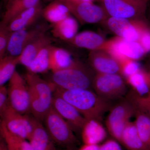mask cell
Masks as SVG:
<instances>
[{"mask_svg": "<svg viewBox=\"0 0 150 150\" xmlns=\"http://www.w3.org/2000/svg\"><path fill=\"white\" fill-rule=\"evenodd\" d=\"M54 94L72 105L86 120L101 121L103 114L112 106L110 101L91 89L68 90L54 87Z\"/></svg>", "mask_w": 150, "mask_h": 150, "instance_id": "obj_1", "label": "cell"}, {"mask_svg": "<svg viewBox=\"0 0 150 150\" xmlns=\"http://www.w3.org/2000/svg\"><path fill=\"white\" fill-rule=\"evenodd\" d=\"M96 73L78 61L73 66L52 72L50 83L54 87L63 89H91Z\"/></svg>", "mask_w": 150, "mask_h": 150, "instance_id": "obj_2", "label": "cell"}, {"mask_svg": "<svg viewBox=\"0 0 150 150\" xmlns=\"http://www.w3.org/2000/svg\"><path fill=\"white\" fill-rule=\"evenodd\" d=\"M25 79L29 89L30 112L33 117L42 122L52 106L54 86L37 74L28 72Z\"/></svg>", "mask_w": 150, "mask_h": 150, "instance_id": "obj_3", "label": "cell"}, {"mask_svg": "<svg viewBox=\"0 0 150 150\" xmlns=\"http://www.w3.org/2000/svg\"><path fill=\"white\" fill-rule=\"evenodd\" d=\"M43 121L46 130L54 143L70 148L76 142L71 126L52 106Z\"/></svg>", "mask_w": 150, "mask_h": 150, "instance_id": "obj_4", "label": "cell"}, {"mask_svg": "<svg viewBox=\"0 0 150 150\" xmlns=\"http://www.w3.org/2000/svg\"><path fill=\"white\" fill-rule=\"evenodd\" d=\"M93 88L99 96L110 102L121 99L127 90L124 78L119 74H96Z\"/></svg>", "mask_w": 150, "mask_h": 150, "instance_id": "obj_5", "label": "cell"}, {"mask_svg": "<svg viewBox=\"0 0 150 150\" xmlns=\"http://www.w3.org/2000/svg\"><path fill=\"white\" fill-rule=\"evenodd\" d=\"M149 0H103V6L109 16L130 19L146 18Z\"/></svg>", "mask_w": 150, "mask_h": 150, "instance_id": "obj_6", "label": "cell"}, {"mask_svg": "<svg viewBox=\"0 0 150 150\" xmlns=\"http://www.w3.org/2000/svg\"><path fill=\"white\" fill-rule=\"evenodd\" d=\"M103 49L122 64L126 60L137 61L146 55V51L139 41H130L116 36L106 40Z\"/></svg>", "mask_w": 150, "mask_h": 150, "instance_id": "obj_7", "label": "cell"}, {"mask_svg": "<svg viewBox=\"0 0 150 150\" xmlns=\"http://www.w3.org/2000/svg\"><path fill=\"white\" fill-rule=\"evenodd\" d=\"M109 110L105 122L106 128L112 137L121 142L123 130L130 118L135 115L136 109L126 98L112 105Z\"/></svg>", "mask_w": 150, "mask_h": 150, "instance_id": "obj_8", "label": "cell"}, {"mask_svg": "<svg viewBox=\"0 0 150 150\" xmlns=\"http://www.w3.org/2000/svg\"><path fill=\"white\" fill-rule=\"evenodd\" d=\"M8 92L11 107L22 114L30 112L28 86L25 79L16 71L9 81Z\"/></svg>", "mask_w": 150, "mask_h": 150, "instance_id": "obj_9", "label": "cell"}, {"mask_svg": "<svg viewBox=\"0 0 150 150\" xmlns=\"http://www.w3.org/2000/svg\"><path fill=\"white\" fill-rule=\"evenodd\" d=\"M58 1L67 6L70 13L82 24L103 22L109 17L104 7L97 5L93 2Z\"/></svg>", "mask_w": 150, "mask_h": 150, "instance_id": "obj_10", "label": "cell"}, {"mask_svg": "<svg viewBox=\"0 0 150 150\" xmlns=\"http://www.w3.org/2000/svg\"><path fill=\"white\" fill-rule=\"evenodd\" d=\"M147 19H130L109 16L106 22L108 28L116 36L130 40L139 41L141 30Z\"/></svg>", "mask_w": 150, "mask_h": 150, "instance_id": "obj_11", "label": "cell"}, {"mask_svg": "<svg viewBox=\"0 0 150 150\" xmlns=\"http://www.w3.org/2000/svg\"><path fill=\"white\" fill-rule=\"evenodd\" d=\"M1 116V123L9 132L20 138L29 139L33 129L30 116L17 112L10 104Z\"/></svg>", "mask_w": 150, "mask_h": 150, "instance_id": "obj_12", "label": "cell"}, {"mask_svg": "<svg viewBox=\"0 0 150 150\" xmlns=\"http://www.w3.org/2000/svg\"><path fill=\"white\" fill-rule=\"evenodd\" d=\"M30 27L11 33L7 49L9 55L20 56L29 43L48 29V25L45 24Z\"/></svg>", "mask_w": 150, "mask_h": 150, "instance_id": "obj_13", "label": "cell"}, {"mask_svg": "<svg viewBox=\"0 0 150 150\" xmlns=\"http://www.w3.org/2000/svg\"><path fill=\"white\" fill-rule=\"evenodd\" d=\"M88 62L90 66L96 74H121L120 62L104 50L90 51Z\"/></svg>", "mask_w": 150, "mask_h": 150, "instance_id": "obj_14", "label": "cell"}, {"mask_svg": "<svg viewBox=\"0 0 150 150\" xmlns=\"http://www.w3.org/2000/svg\"><path fill=\"white\" fill-rule=\"evenodd\" d=\"M52 107L69 124L73 131L81 132L87 120L72 105L54 94Z\"/></svg>", "mask_w": 150, "mask_h": 150, "instance_id": "obj_15", "label": "cell"}, {"mask_svg": "<svg viewBox=\"0 0 150 150\" xmlns=\"http://www.w3.org/2000/svg\"><path fill=\"white\" fill-rule=\"evenodd\" d=\"M32 131L29 142L34 150H56L54 142L51 139L41 121L30 116Z\"/></svg>", "mask_w": 150, "mask_h": 150, "instance_id": "obj_16", "label": "cell"}, {"mask_svg": "<svg viewBox=\"0 0 150 150\" xmlns=\"http://www.w3.org/2000/svg\"><path fill=\"white\" fill-rule=\"evenodd\" d=\"M52 38L46 33L35 38L23 49L20 56V64L26 69L29 67L31 62L43 48L51 45Z\"/></svg>", "mask_w": 150, "mask_h": 150, "instance_id": "obj_17", "label": "cell"}, {"mask_svg": "<svg viewBox=\"0 0 150 150\" xmlns=\"http://www.w3.org/2000/svg\"><path fill=\"white\" fill-rule=\"evenodd\" d=\"M81 132L83 142L85 144L98 145L107 136L106 130L100 121L96 119L87 120Z\"/></svg>", "mask_w": 150, "mask_h": 150, "instance_id": "obj_18", "label": "cell"}, {"mask_svg": "<svg viewBox=\"0 0 150 150\" xmlns=\"http://www.w3.org/2000/svg\"><path fill=\"white\" fill-rule=\"evenodd\" d=\"M41 3L24 11L14 18L7 25L11 32L27 28L32 25L42 16L43 10Z\"/></svg>", "mask_w": 150, "mask_h": 150, "instance_id": "obj_19", "label": "cell"}, {"mask_svg": "<svg viewBox=\"0 0 150 150\" xmlns=\"http://www.w3.org/2000/svg\"><path fill=\"white\" fill-rule=\"evenodd\" d=\"M106 41L103 36L98 33L86 30L77 33L67 43L75 47L92 51L100 49Z\"/></svg>", "mask_w": 150, "mask_h": 150, "instance_id": "obj_20", "label": "cell"}, {"mask_svg": "<svg viewBox=\"0 0 150 150\" xmlns=\"http://www.w3.org/2000/svg\"><path fill=\"white\" fill-rule=\"evenodd\" d=\"M52 25L51 32L54 37L66 42H69L77 34L79 23L71 16Z\"/></svg>", "mask_w": 150, "mask_h": 150, "instance_id": "obj_21", "label": "cell"}, {"mask_svg": "<svg viewBox=\"0 0 150 150\" xmlns=\"http://www.w3.org/2000/svg\"><path fill=\"white\" fill-rule=\"evenodd\" d=\"M40 4V0H8L1 23L7 25L20 13Z\"/></svg>", "mask_w": 150, "mask_h": 150, "instance_id": "obj_22", "label": "cell"}, {"mask_svg": "<svg viewBox=\"0 0 150 150\" xmlns=\"http://www.w3.org/2000/svg\"><path fill=\"white\" fill-rule=\"evenodd\" d=\"M78 61L73 59L70 52L66 49L51 46L50 70L52 72L69 68Z\"/></svg>", "mask_w": 150, "mask_h": 150, "instance_id": "obj_23", "label": "cell"}, {"mask_svg": "<svg viewBox=\"0 0 150 150\" xmlns=\"http://www.w3.org/2000/svg\"><path fill=\"white\" fill-rule=\"evenodd\" d=\"M42 16L52 25L70 16L71 13L68 7L63 3L55 0L43 9Z\"/></svg>", "mask_w": 150, "mask_h": 150, "instance_id": "obj_24", "label": "cell"}, {"mask_svg": "<svg viewBox=\"0 0 150 150\" xmlns=\"http://www.w3.org/2000/svg\"><path fill=\"white\" fill-rule=\"evenodd\" d=\"M129 150H146L135 122L129 121L122 133L121 142Z\"/></svg>", "mask_w": 150, "mask_h": 150, "instance_id": "obj_25", "label": "cell"}, {"mask_svg": "<svg viewBox=\"0 0 150 150\" xmlns=\"http://www.w3.org/2000/svg\"><path fill=\"white\" fill-rule=\"evenodd\" d=\"M133 91L140 96L146 95L150 91V73L142 69L126 79Z\"/></svg>", "mask_w": 150, "mask_h": 150, "instance_id": "obj_26", "label": "cell"}, {"mask_svg": "<svg viewBox=\"0 0 150 150\" xmlns=\"http://www.w3.org/2000/svg\"><path fill=\"white\" fill-rule=\"evenodd\" d=\"M51 46V45L46 46L38 54L27 69L28 72L38 74L50 70Z\"/></svg>", "mask_w": 150, "mask_h": 150, "instance_id": "obj_27", "label": "cell"}, {"mask_svg": "<svg viewBox=\"0 0 150 150\" xmlns=\"http://www.w3.org/2000/svg\"><path fill=\"white\" fill-rule=\"evenodd\" d=\"M20 64L19 56H5L0 59V86H4L15 72L17 65Z\"/></svg>", "mask_w": 150, "mask_h": 150, "instance_id": "obj_28", "label": "cell"}, {"mask_svg": "<svg viewBox=\"0 0 150 150\" xmlns=\"http://www.w3.org/2000/svg\"><path fill=\"white\" fill-rule=\"evenodd\" d=\"M136 124L139 136L146 150H150V118L136 110Z\"/></svg>", "mask_w": 150, "mask_h": 150, "instance_id": "obj_29", "label": "cell"}, {"mask_svg": "<svg viewBox=\"0 0 150 150\" xmlns=\"http://www.w3.org/2000/svg\"><path fill=\"white\" fill-rule=\"evenodd\" d=\"M0 131L2 137L7 145L14 150H34L29 142L25 139L12 134L1 123L0 126Z\"/></svg>", "mask_w": 150, "mask_h": 150, "instance_id": "obj_30", "label": "cell"}, {"mask_svg": "<svg viewBox=\"0 0 150 150\" xmlns=\"http://www.w3.org/2000/svg\"><path fill=\"white\" fill-rule=\"evenodd\" d=\"M126 98L133 104L136 110L150 118V91L147 94L142 96L131 91Z\"/></svg>", "mask_w": 150, "mask_h": 150, "instance_id": "obj_31", "label": "cell"}, {"mask_svg": "<svg viewBox=\"0 0 150 150\" xmlns=\"http://www.w3.org/2000/svg\"><path fill=\"white\" fill-rule=\"evenodd\" d=\"M142 69L140 64L137 61L128 59L121 64V74L126 79Z\"/></svg>", "mask_w": 150, "mask_h": 150, "instance_id": "obj_32", "label": "cell"}, {"mask_svg": "<svg viewBox=\"0 0 150 150\" xmlns=\"http://www.w3.org/2000/svg\"><path fill=\"white\" fill-rule=\"evenodd\" d=\"M11 33L7 25L0 23V59L4 57L7 52Z\"/></svg>", "mask_w": 150, "mask_h": 150, "instance_id": "obj_33", "label": "cell"}, {"mask_svg": "<svg viewBox=\"0 0 150 150\" xmlns=\"http://www.w3.org/2000/svg\"><path fill=\"white\" fill-rule=\"evenodd\" d=\"M148 22H146L141 29L138 41L146 54L150 52V26Z\"/></svg>", "mask_w": 150, "mask_h": 150, "instance_id": "obj_34", "label": "cell"}, {"mask_svg": "<svg viewBox=\"0 0 150 150\" xmlns=\"http://www.w3.org/2000/svg\"><path fill=\"white\" fill-rule=\"evenodd\" d=\"M9 104L8 88L5 86H0V115Z\"/></svg>", "mask_w": 150, "mask_h": 150, "instance_id": "obj_35", "label": "cell"}, {"mask_svg": "<svg viewBox=\"0 0 150 150\" xmlns=\"http://www.w3.org/2000/svg\"><path fill=\"white\" fill-rule=\"evenodd\" d=\"M100 150H122L121 146L116 141L108 140L100 146Z\"/></svg>", "mask_w": 150, "mask_h": 150, "instance_id": "obj_36", "label": "cell"}, {"mask_svg": "<svg viewBox=\"0 0 150 150\" xmlns=\"http://www.w3.org/2000/svg\"><path fill=\"white\" fill-rule=\"evenodd\" d=\"M79 150H100V146L96 144H84Z\"/></svg>", "mask_w": 150, "mask_h": 150, "instance_id": "obj_37", "label": "cell"}, {"mask_svg": "<svg viewBox=\"0 0 150 150\" xmlns=\"http://www.w3.org/2000/svg\"><path fill=\"white\" fill-rule=\"evenodd\" d=\"M2 140H1L0 143V150H8L7 144L5 141L2 137Z\"/></svg>", "mask_w": 150, "mask_h": 150, "instance_id": "obj_38", "label": "cell"}, {"mask_svg": "<svg viewBox=\"0 0 150 150\" xmlns=\"http://www.w3.org/2000/svg\"><path fill=\"white\" fill-rule=\"evenodd\" d=\"M146 15L147 16L148 19L150 20V0L148 2L147 8Z\"/></svg>", "mask_w": 150, "mask_h": 150, "instance_id": "obj_39", "label": "cell"}, {"mask_svg": "<svg viewBox=\"0 0 150 150\" xmlns=\"http://www.w3.org/2000/svg\"><path fill=\"white\" fill-rule=\"evenodd\" d=\"M146 68L147 71L150 73V56L149 60H148L147 63Z\"/></svg>", "mask_w": 150, "mask_h": 150, "instance_id": "obj_40", "label": "cell"}, {"mask_svg": "<svg viewBox=\"0 0 150 150\" xmlns=\"http://www.w3.org/2000/svg\"><path fill=\"white\" fill-rule=\"evenodd\" d=\"M8 146V150H14L13 149H12L11 147L9 146H8V145H7Z\"/></svg>", "mask_w": 150, "mask_h": 150, "instance_id": "obj_41", "label": "cell"}, {"mask_svg": "<svg viewBox=\"0 0 150 150\" xmlns=\"http://www.w3.org/2000/svg\"><path fill=\"white\" fill-rule=\"evenodd\" d=\"M3 1H4V2L6 4L7 2L8 1V0H3Z\"/></svg>", "mask_w": 150, "mask_h": 150, "instance_id": "obj_42", "label": "cell"}, {"mask_svg": "<svg viewBox=\"0 0 150 150\" xmlns=\"http://www.w3.org/2000/svg\"><path fill=\"white\" fill-rule=\"evenodd\" d=\"M46 1H51V0H46Z\"/></svg>", "mask_w": 150, "mask_h": 150, "instance_id": "obj_43", "label": "cell"}, {"mask_svg": "<svg viewBox=\"0 0 150 150\" xmlns=\"http://www.w3.org/2000/svg\"><path fill=\"white\" fill-rule=\"evenodd\" d=\"M101 1H103V0H101Z\"/></svg>", "mask_w": 150, "mask_h": 150, "instance_id": "obj_44", "label": "cell"}]
</instances>
